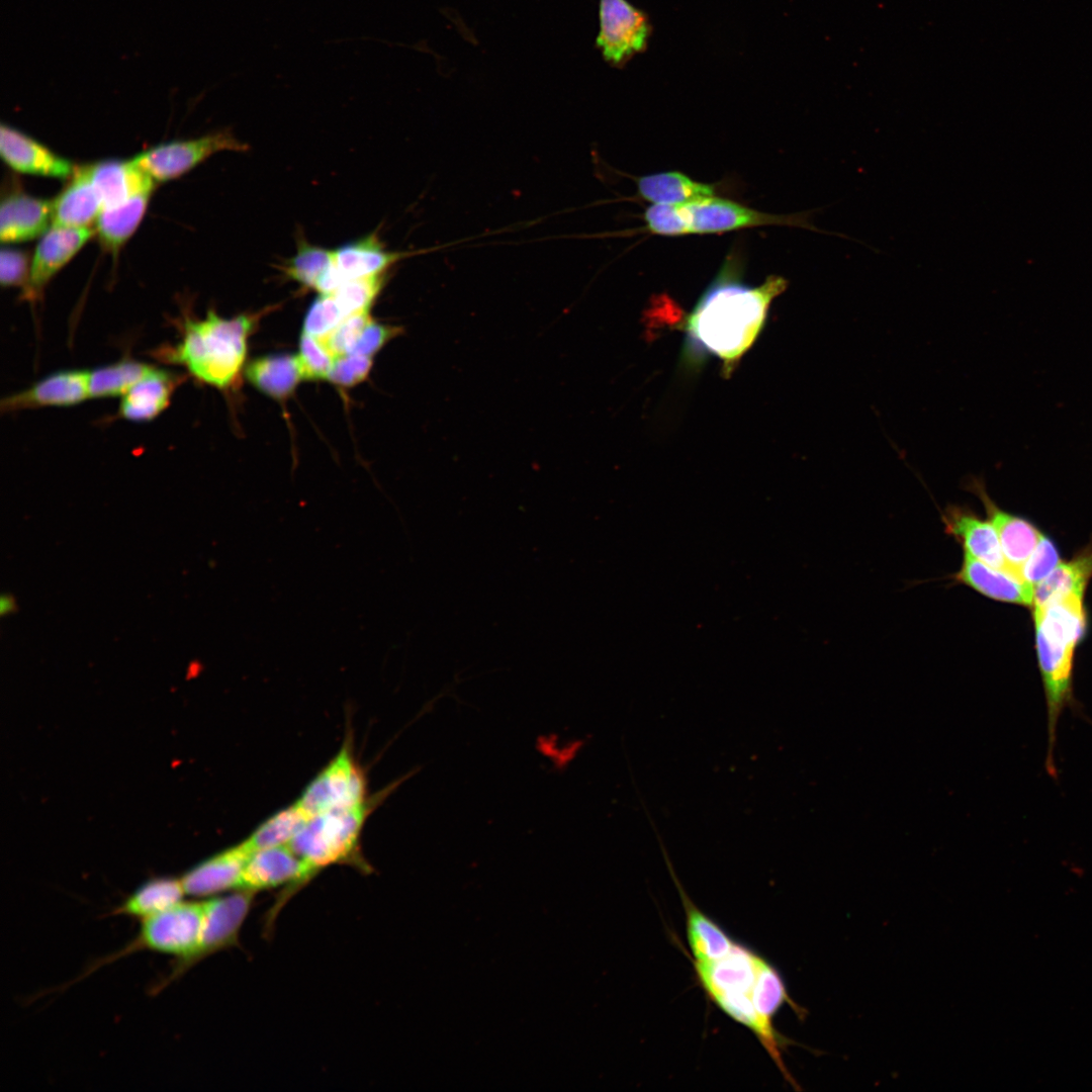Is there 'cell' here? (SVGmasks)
<instances>
[{
  "mask_svg": "<svg viewBox=\"0 0 1092 1092\" xmlns=\"http://www.w3.org/2000/svg\"><path fill=\"white\" fill-rule=\"evenodd\" d=\"M384 281L383 274L348 279L332 295L346 315L369 311Z\"/></svg>",
  "mask_w": 1092,
  "mask_h": 1092,
  "instance_id": "e575fe53",
  "label": "cell"
},
{
  "mask_svg": "<svg viewBox=\"0 0 1092 1092\" xmlns=\"http://www.w3.org/2000/svg\"><path fill=\"white\" fill-rule=\"evenodd\" d=\"M296 357L302 378L308 380L329 379L336 360L321 339L303 332Z\"/></svg>",
  "mask_w": 1092,
  "mask_h": 1092,
  "instance_id": "d590c367",
  "label": "cell"
},
{
  "mask_svg": "<svg viewBox=\"0 0 1092 1092\" xmlns=\"http://www.w3.org/2000/svg\"><path fill=\"white\" fill-rule=\"evenodd\" d=\"M1033 620L1048 716L1045 769L1055 778L1057 726L1065 708L1074 702V655L1086 631L1084 597L1070 594L1042 608L1033 609Z\"/></svg>",
  "mask_w": 1092,
  "mask_h": 1092,
  "instance_id": "7a4b0ae2",
  "label": "cell"
},
{
  "mask_svg": "<svg viewBox=\"0 0 1092 1092\" xmlns=\"http://www.w3.org/2000/svg\"><path fill=\"white\" fill-rule=\"evenodd\" d=\"M366 803L334 809L307 820L288 843L305 862L313 879L323 869L337 863L356 864L359 836L367 816Z\"/></svg>",
  "mask_w": 1092,
  "mask_h": 1092,
  "instance_id": "277c9868",
  "label": "cell"
},
{
  "mask_svg": "<svg viewBox=\"0 0 1092 1092\" xmlns=\"http://www.w3.org/2000/svg\"><path fill=\"white\" fill-rule=\"evenodd\" d=\"M248 380L260 391L276 399L289 396L303 379L296 356H266L246 368Z\"/></svg>",
  "mask_w": 1092,
  "mask_h": 1092,
  "instance_id": "f546056e",
  "label": "cell"
},
{
  "mask_svg": "<svg viewBox=\"0 0 1092 1092\" xmlns=\"http://www.w3.org/2000/svg\"><path fill=\"white\" fill-rule=\"evenodd\" d=\"M750 997L758 1014L769 1021L785 1003H788L800 1015L803 1013L801 1007L789 997L779 972L763 959L759 963Z\"/></svg>",
  "mask_w": 1092,
  "mask_h": 1092,
  "instance_id": "d6a6232c",
  "label": "cell"
},
{
  "mask_svg": "<svg viewBox=\"0 0 1092 1092\" xmlns=\"http://www.w3.org/2000/svg\"><path fill=\"white\" fill-rule=\"evenodd\" d=\"M17 604L15 598L10 593H5L0 598V615L1 617L8 616L17 612Z\"/></svg>",
  "mask_w": 1092,
  "mask_h": 1092,
  "instance_id": "ee69618b",
  "label": "cell"
},
{
  "mask_svg": "<svg viewBox=\"0 0 1092 1092\" xmlns=\"http://www.w3.org/2000/svg\"><path fill=\"white\" fill-rule=\"evenodd\" d=\"M366 785L362 770L348 747L344 745L337 756L306 787L296 802L311 818L318 814L366 803Z\"/></svg>",
  "mask_w": 1092,
  "mask_h": 1092,
  "instance_id": "30bf717a",
  "label": "cell"
},
{
  "mask_svg": "<svg viewBox=\"0 0 1092 1092\" xmlns=\"http://www.w3.org/2000/svg\"><path fill=\"white\" fill-rule=\"evenodd\" d=\"M346 316L332 294H321L306 312L303 333L323 339Z\"/></svg>",
  "mask_w": 1092,
  "mask_h": 1092,
  "instance_id": "74e56055",
  "label": "cell"
},
{
  "mask_svg": "<svg viewBox=\"0 0 1092 1092\" xmlns=\"http://www.w3.org/2000/svg\"><path fill=\"white\" fill-rule=\"evenodd\" d=\"M247 150L248 145L231 131L220 130L195 139L157 145L136 155L132 161L158 183L182 176L218 152Z\"/></svg>",
  "mask_w": 1092,
  "mask_h": 1092,
  "instance_id": "9c48e42d",
  "label": "cell"
},
{
  "mask_svg": "<svg viewBox=\"0 0 1092 1092\" xmlns=\"http://www.w3.org/2000/svg\"><path fill=\"white\" fill-rule=\"evenodd\" d=\"M740 271L736 258H727L682 323L687 360L693 364L717 358L726 376L757 340L771 302L789 284L782 276L769 275L750 286L742 282Z\"/></svg>",
  "mask_w": 1092,
  "mask_h": 1092,
  "instance_id": "6da1fadb",
  "label": "cell"
},
{
  "mask_svg": "<svg viewBox=\"0 0 1092 1092\" xmlns=\"http://www.w3.org/2000/svg\"><path fill=\"white\" fill-rule=\"evenodd\" d=\"M308 819L295 803L263 822L244 841V844L251 853L264 848L288 844Z\"/></svg>",
  "mask_w": 1092,
  "mask_h": 1092,
  "instance_id": "1f68e13d",
  "label": "cell"
},
{
  "mask_svg": "<svg viewBox=\"0 0 1092 1092\" xmlns=\"http://www.w3.org/2000/svg\"><path fill=\"white\" fill-rule=\"evenodd\" d=\"M153 191L138 193L125 201L100 211L95 233L102 247L116 253L141 223Z\"/></svg>",
  "mask_w": 1092,
  "mask_h": 1092,
  "instance_id": "f1b7e54d",
  "label": "cell"
},
{
  "mask_svg": "<svg viewBox=\"0 0 1092 1092\" xmlns=\"http://www.w3.org/2000/svg\"><path fill=\"white\" fill-rule=\"evenodd\" d=\"M153 367L138 360L124 358L88 370L90 398L121 397Z\"/></svg>",
  "mask_w": 1092,
  "mask_h": 1092,
  "instance_id": "4dcf8cb0",
  "label": "cell"
},
{
  "mask_svg": "<svg viewBox=\"0 0 1092 1092\" xmlns=\"http://www.w3.org/2000/svg\"><path fill=\"white\" fill-rule=\"evenodd\" d=\"M334 264V251L299 242L296 253L281 269L290 279L315 290L321 278Z\"/></svg>",
  "mask_w": 1092,
  "mask_h": 1092,
  "instance_id": "836d02e7",
  "label": "cell"
},
{
  "mask_svg": "<svg viewBox=\"0 0 1092 1092\" xmlns=\"http://www.w3.org/2000/svg\"><path fill=\"white\" fill-rule=\"evenodd\" d=\"M94 234L92 228L77 229L53 224L41 236L35 248L30 261L29 276L22 289V298L30 302L38 300L50 281Z\"/></svg>",
  "mask_w": 1092,
  "mask_h": 1092,
  "instance_id": "7c38bea8",
  "label": "cell"
},
{
  "mask_svg": "<svg viewBox=\"0 0 1092 1092\" xmlns=\"http://www.w3.org/2000/svg\"><path fill=\"white\" fill-rule=\"evenodd\" d=\"M943 521L946 533L962 543L966 553L1008 573L998 535L990 521L958 506H949L944 511Z\"/></svg>",
  "mask_w": 1092,
  "mask_h": 1092,
  "instance_id": "d6986e66",
  "label": "cell"
},
{
  "mask_svg": "<svg viewBox=\"0 0 1092 1092\" xmlns=\"http://www.w3.org/2000/svg\"><path fill=\"white\" fill-rule=\"evenodd\" d=\"M89 171L102 209L115 206L138 193L153 191L156 183L132 160L98 162L89 165Z\"/></svg>",
  "mask_w": 1092,
  "mask_h": 1092,
  "instance_id": "cb8c5ba5",
  "label": "cell"
},
{
  "mask_svg": "<svg viewBox=\"0 0 1092 1092\" xmlns=\"http://www.w3.org/2000/svg\"><path fill=\"white\" fill-rule=\"evenodd\" d=\"M682 206L688 216L692 234H719L747 228L787 225L851 239L840 233L827 232L816 228L813 223V215L818 209L787 214H775L752 209L737 202L716 196Z\"/></svg>",
  "mask_w": 1092,
  "mask_h": 1092,
  "instance_id": "ba28073f",
  "label": "cell"
},
{
  "mask_svg": "<svg viewBox=\"0 0 1092 1092\" xmlns=\"http://www.w3.org/2000/svg\"><path fill=\"white\" fill-rule=\"evenodd\" d=\"M250 855L242 842L194 866L181 877L186 895L204 899L239 890Z\"/></svg>",
  "mask_w": 1092,
  "mask_h": 1092,
  "instance_id": "2e32d148",
  "label": "cell"
},
{
  "mask_svg": "<svg viewBox=\"0 0 1092 1092\" xmlns=\"http://www.w3.org/2000/svg\"><path fill=\"white\" fill-rule=\"evenodd\" d=\"M645 813L657 838L667 870L681 898L687 915L688 940L695 962L709 963L722 959L731 950L735 942L716 922L705 915L691 901L675 875L662 837L652 817L648 810Z\"/></svg>",
  "mask_w": 1092,
  "mask_h": 1092,
  "instance_id": "e0dca14e",
  "label": "cell"
},
{
  "mask_svg": "<svg viewBox=\"0 0 1092 1092\" xmlns=\"http://www.w3.org/2000/svg\"><path fill=\"white\" fill-rule=\"evenodd\" d=\"M88 398V370H61L47 375L29 387L5 396L1 400V412L67 407L80 404Z\"/></svg>",
  "mask_w": 1092,
  "mask_h": 1092,
  "instance_id": "5bb4252c",
  "label": "cell"
},
{
  "mask_svg": "<svg viewBox=\"0 0 1092 1092\" xmlns=\"http://www.w3.org/2000/svg\"><path fill=\"white\" fill-rule=\"evenodd\" d=\"M254 318L251 314L222 317L212 310L202 318H186L179 341L158 349L156 357L184 368L202 383L226 389L244 366Z\"/></svg>",
  "mask_w": 1092,
  "mask_h": 1092,
  "instance_id": "3957f363",
  "label": "cell"
},
{
  "mask_svg": "<svg viewBox=\"0 0 1092 1092\" xmlns=\"http://www.w3.org/2000/svg\"><path fill=\"white\" fill-rule=\"evenodd\" d=\"M954 579L995 601L1022 606L1033 604V585L993 568L966 552Z\"/></svg>",
  "mask_w": 1092,
  "mask_h": 1092,
  "instance_id": "7402d4cb",
  "label": "cell"
},
{
  "mask_svg": "<svg viewBox=\"0 0 1092 1092\" xmlns=\"http://www.w3.org/2000/svg\"><path fill=\"white\" fill-rule=\"evenodd\" d=\"M403 332L402 328L374 323L373 320L364 329L361 337L349 354L372 357L389 340Z\"/></svg>",
  "mask_w": 1092,
  "mask_h": 1092,
  "instance_id": "7bdbcfd3",
  "label": "cell"
},
{
  "mask_svg": "<svg viewBox=\"0 0 1092 1092\" xmlns=\"http://www.w3.org/2000/svg\"><path fill=\"white\" fill-rule=\"evenodd\" d=\"M185 895L181 878H154L138 887L109 914L142 921L181 903Z\"/></svg>",
  "mask_w": 1092,
  "mask_h": 1092,
  "instance_id": "d4e9b609",
  "label": "cell"
},
{
  "mask_svg": "<svg viewBox=\"0 0 1092 1092\" xmlns=\"http://www.w3.org/2000/svg\"><path fill=\"white\" fill-rule=\"evenodd\" d=\"M182 380V376L154 366L120 397L118 415L130 422L153 421L169 406Z\"/></svg>",
  "mask_w": 1092,
  "mask_h": 1092,
  "instance_id": "44dd1931",
  "label": "cell"
},
{
  "mask_svg": "<svg viewBox=\"0 0 1092 1092\" xmlns=\"http://www.w3.org/2000/svg\"><path fill=\"white\" fill-rule=\"evenodd\" d=\"M203 899L182 901L176 906L144 919L136 935L123 947L93 963L79 978L99 968L140 951L186 958L195 947L203 921Z\"/></svg>",
  "mask_w": 1092,
  "mask_h": 1092,
  "instance_id": "8992f818",
  "label": "cell"
},
{
  "mask_svg": "<svg viewBox=\"0 0 1092 1092\" xmlns=\"http://www.w3.org/2000/svg\"><path fill=\"white\" fill-rule=\"evenodd\" d=\"M0 154L7 166L22 174L67 179L77 169L71 161L6 124L0 127Z\"/></svg>",
  "mask_w": 1092,
  "mask_h": 1092,
  "instance_id": "9a60e30c",
  "label": "cell"
},
{
  "mask_svg": "<svg viewBox=\"0 0 1092 1092\" xmlns=\"http://www.w3.org/2000/svg\"><path fill=\"white\" fill-rule=\"evenodd\" d=\"M965 488L983 503L992 523L1007 563L1008 573L1022 580V568L1040 537V532L1027 520L1002 511L989 496L982 478L970 476Z\"/></svg>",
  "mask_w": 1092,
  "mask_h": 1092,
  "instance_id": "4fadbf2b",
  "label": "cell"
},
{
  "mask_svg": "<svg viewBox=\"0 0 1092 1092\" xmlns=\"http://www.w3.org/2000/svg\"><path fill=\"white\" fill-rule=\"evenodd\" d=\"M28 255L16 249H3L0 256V281L4 287H24L30 271Z\"/></svg>",
  "mask_w": 1092,
  "mask_h": 1092,
  "instance_id": "b9f144b4",
  "label": "cell"
},
{
  "mask_svg": "<svg viewBox=\"0 0 1092 1092\" xmlns=\"http://www.w3.org/2000/svg\"><path fill=\"white\" fill-rule=\"evenodd\" d=\"M52 220V201L13 187L0 206V239L3 244L30 241L42 236Z\"/></svg>",
  "mask_w": 1092,
  "mask_h": 1092,
  "instance_id": "ac0fdd59",
  "label": "cell"
},
{
  "mask_svg": "<svg viewBox=\"0 0 1092 1092\" xmlns=\"http://www.w3.org/2000/svg\"><path fill=\"white\" fill-rule=\"evenodd\" d=\"M256 894L235 890L204 898L200 934L194 949L184 959L172 961L165 975L152 987L158 994L181 979L197 964L216 952L240 946V932L254 904Z\"/></svg>",
  "mask_w": 1092,
  "mask_h": 1092,
  "instance_id": "5b68a950",
  "label": "cell"
},
{
  "mask_svg": "<svg viewBox=\"0 0 1092 1092\" xmlns=\"http://www.w3.org/2000/svg\"><path fill=\"white\" fill-rule=\"evenodd\" d=\"M69 182L52 201V222L66 228H91L102 209L89 165L77 167Z\"/></svg>",
  "mask_w": 1092,
  "mask_h": 1092,
  "instance_id": "603a6c76",
  "label": "cell"
},
{
  "mask_svg": "<svg viewBox=\"0 0 1092 1092\" xmlns=\"http://www.w3.org/2000/svg\"><path fill=\"white\" fill-rule=\"evenodd\" d=\"M648 232L665 237L691 235V225L682 205L653 203L644 211Z\"/></svg>",
  "mask_w": 1092,
  "mask_h": 1092,
  "instance_id": "8d00e7d4",
  "label": "cell"
},
{
  "mask_svg": "<svg viewBox=\"0 0 1092 1092\" xmlns=\"http://www.w3.org/2000/svg\"><path fill=\"white\" fill-rule=\"evenodd\" d=\"M372 367L371 357L347 354L336 358L329 380L350 387L363 381Z\"/></svg>",
  "mask_w": 1092,
  "mask_h": 1092,
  "instance_id": "60d3db41",
  "label": "cell"
},
{
  "mask_svg": "<svg viewBox=\"0 0 1092 1092\" xmlns=\"http://www.w3.org/2000/svg\"><path fill=\"white\" fill-rule=\"evenodd\" d=\"M337 268L348 279L383 274L391 265L415 253L388 252L375 235L348 243L336 251Z\"/></svg>",
  "mask_w": 1092,
  "mask_h": 1092,
  "instance_id": "484cf974",
  "label": "cell"
},
{
  "mask_svg": "<svg viewBox=\"0 0 1092 1092\" xmlns=\"http://www.w3.org/2000/svg\"><path fill=\"white\" fill-rule=\"evenodd\" d=\"M761 959L735 942L722 959L709 963L694 961V966L699 981L712 998L730 991L751 992Z\"/></svg>",
  "mask_w": 1092,
  "mask_h": 1092,
  "instance_id": "ffe728a7",
  "label": "cell"
},
{
  "mask_svg": "<svg viewBox=\"0 0 1092 1092\" xmlns=\"http://www.w3.org/2000/svg\"><path fill=\"white\" fill-rule=\"evenodd\" d=\"M639 195L652 203L686 205L715 196V187L678 171L659 172L636 179Z\"/></svg>",
  "mask_w": 1092,
  "mask_h": 1092,
  "instance_id": "83f0119b",
  "label": "cell"
},
{
  "mask_svg": "<svg viewBox=\"0 0 1092 1092\" xmlns=\"http://www.w3.org/2000/svg\"><path fill=\"white\" fill-rule=\"evenodd\" d=\"M311 880L305 862L288 844L251 853L243 870L240 889L256 894L283 887L265 915L263 930L266 936L273 932L275 920L287 901Z\"/></svg>",
  "mask_w": 1092,
  "mask_h": 1092,
  "instance_id": "52a82bcc",
  "label": "cell"
},
{
  "mask_svg": "<svg viewBox=\"0 0 1092 1092\" xmlns=\"http://www.w3.org/2000/svg\"><path fill=\"white\" fill-rule=\"evenodd\" d=\"M1092 577V545L1056 568L1034 586L1033 609L1042 608L1070 594L1085 596Z\"/></svg>",
  "mask_w": 1092,
  "mask_h": 1092,
  "instance_id": "4316f807",
  "label": "cell"
},
{
  "mask_svg": "<svg viewBox=\"0 0 1092 1092\" xmlns=\"http://www.w3.org/2000/svg\"><path fill=\"white\" fill-rule=\"evenodd\" d=\"M596 44L606 62L627 63L647 47L651 27L647 16L627 0H600Z\"/></svg>",
  "mask_w": 1092,
  "mask_h": 1092,
  "instance_id": "8fae6325",
  "label": "cell"
},
{
  "mask_svg": "<svg viewBox=\"0 0 1092 1092\" xmlns=\"http://www.w3.org/2000/svg\"><path fill=\"white\" fill-rule=\"evenodd\" d=\"M1056 544L1040 534L1038 542L1022 568V579L1035 586L1061 562Z\"/></svg>",
  "mask_w": 1092,
  "mask_h": 1092,
  "instance_id": "ab89813d",
  "label": "cell"
},
{
  "mask_svg": "<svg viewBox=\"0 0 1092 1092\" xmlns=\"http://www.w3.org/2000/svg\"><path fill=\"white\" fill-rule=\"evenodd\" d=\"M371 321L369 311L347 315L330 334L321 340L336 358L347 355L352 351L364 329Z\"/></svg>",
  "mask_w": 1092,
  "mask_h": 1092,
  "instance_id": "f35d334b",
  "label": "cell"
}]
</instances>
